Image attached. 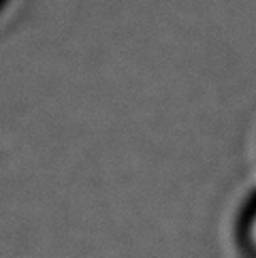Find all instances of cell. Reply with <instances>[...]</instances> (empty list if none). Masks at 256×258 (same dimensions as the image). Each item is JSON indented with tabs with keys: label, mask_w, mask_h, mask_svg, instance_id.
Returning a JSON list of instances; mask_svg holds the SVG:
<instances>
[{
	"label": "cell",
	"mask_w": 256,
	"mask_h": 258,
	"mask_svg": "<svg viewBox=\"0 0 256 258\" xmlns=\"http://www.w3.org/2000/svg\"><path fill=\"white\" fill-rule=\"evenodd\" d=\"M252 239H254V245H256V218H254V224H252Z\"/></svg>",
	"instance_id": "obj_1"
}]
</instances>
